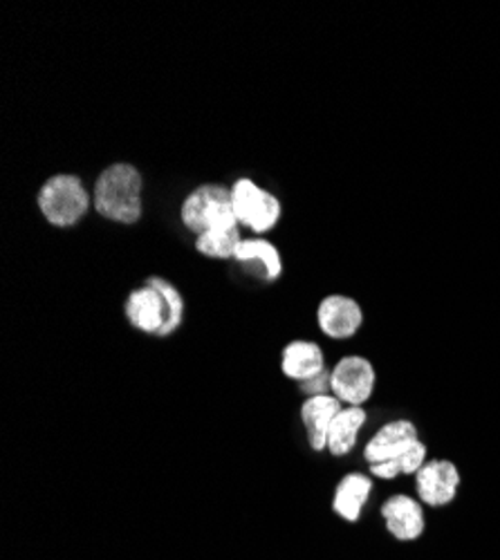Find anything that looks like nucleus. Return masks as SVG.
<instances>
[{"instance_id": "obj_10", "label": "nucleus", "mask_w": 500, "mask_h": 560, "mask_svg": "<svg viewBox=\"0 0 500 560\" xmlns=\"http://www.w3.org/2000/svg\"><path fill=\"white\" fill-rule=\"evenodd\" d=\"M341 408H344V404L335 395H326V393L310 395L303 401L301 419H303V427L307 433V444L314 453L328 451V433H330V427Z\"/></svg>"}, {"instance_id": "obj_9", "label": "nucleus", "mask_w": 500, "mask_h": 560, "mask_svg": "<svg viewBox=\"0 0 500 560\" xmlns=\"http://www.w3.org/2000/svg\"><path fill=\"white\" fill-rule=\"evenodd\" d=\"M382 518L386 523V532L399 542H416L427 532L425 504L411 495H391L382 504Z\"/></svg>"}, {"instance_id": "obj_15", "label": "nucleus", "mask_w": 500, "mask_h": 560, "mask_svg": "<svg viewBox=\"0 0 500 560\" xmlns=\"http://www.w3.org/2000/svg\"><path fill=\"white\" fill-rule=\"evenodd\" d=\"M369 412L361 406H344L328 433V453L335 457H346L359 440L361 429L367 427Z\"/></svg>"}, {"instance_id": "obj_13", "label": "nucleus", "mask_w": 500, "mask_h": 560, "mask_svg": "<svg viewBox=\"0 0 500 560\" xmlns=\"http://www.w3.org/2000/svg\"><path fill=\"white\" fill-rule=\"evenodd\" d=\"M373 493V478L367 474H348L339 480L333 495V511L346 523H357Z\"/></svg>"}, {"instance_id": "obj_5", "label": "nucleus", "mask_w": 500, "mask_h": 560, "mask_svg": "<svg viewBox=\"0 0 500 560\" xmlns=\"http://www.w3.org/2000/svg\"><path fill=\"white\" fill-rule=\"evenodd\" d=\"M232 207L239 224L254 233L271 231L283 215L281 200L249 177H241L232 184Z\"/></svg>"}, {"instance_id": "obj_2", "label": "nucleus", "mask_w": 500, "mask_h": 560, "mask_svg": "<svg viewBox=\"0 0 500 560\" xmlns=\"http://www.w3.org/2000/svg\"><path fill=\"white\" fill-rule=\"evenodd\" d=\"M144 177L138 166L128 162H115L106 166L95 179L93 207L95 211L117 224L140 222L144 213L142 205Z\"/></svg>"}, {"instance_id": "obj_4", "label": "nucleus", "mask_w": 500, "mask_h": 560, "mask_svg": "<svg viewBox=\"0 0 500 560\" xmlns=\"http://www.w3.org/2000/svg\"><path fill=\"white\" fill-rule=\"evenodd\" d=\"M179 218L196 238L209 231L241 226L232 207V186L224 184H200L182 202Z\"/></svg>"}, {"instance_id": "obj_17", "label": "nucleus", "mask_w": 500, "mask_h": 560, "mask_svg": "<svg viewBox=\"0 0 500 560\" xmlns=\"http://www.w3.org/2000/svg\"><path fill=\"white\" fill-rule=\"evenodd\" d=\"M243 243L241 236V226L234 229H220V231H209L202 233V236L196 238V252L216 258V260H230L236 256L239 245Z\"/></svg>"}, {"instance_id": "obj_1", "label": "nucleus", "mask_w": 500, "mask_h": 560, "mask_svg": "<svg viewBox=\"0 0 500 560\" xmlns=\"http://www.w3.org/2000/svg\"><path fill=\"white\" fill-rule=\"evenodd\" d=\"M124 312L135 330L153 337H171L185 318V299L166 278L149 276L142 288L128 294Z\"/></svg>"}, {"instance_id": "obj_12", "label": "nucleus", "mask_w": 500, "mask_h": 560, "mask_svg": "<svg viewBox=\"0 0 500 560\" xmlns=\"http://www.w3.org/2000/svg\"><path fill=\"white\" fill-rule=\"evenodd\" d=\"M420 440L418 427L411 422V419H393V422L384 424L363 448V459L371 464L386 462L402 451H406L411 444Z\"/></svg>"}, {"instance_id": "obj_14", "label": "nucleus", "mask_w": 500, "mask_h": 560, "mask_svg": "<svg viewBox=\"0 0 500 560\" xmlns=\"http://www.w3.org/2000/svg\"><path fill=\"white\" fill-rule=\"evenodd\" d=\"M234 260L245 267H252L265 283H275L283 273V258L279 249L263 238L243 241L236 249Z\"/></svg>"}, {"instance_id": "obj_3", "label": "nucleus", "mask_w": 500, "mask_h": 560, "mask_svg": "<svg viewBox=\"0 0 500 560\" xmlns=\"http://www.w3.org/2000/svg\"><path fill=\"white\" fill-rule=\"evenodd\" d=\"M36 205L43 218L53 226L68 229L85 218L88 209L93 207V196L85 189L81 177L59 173L43 182L36 196Z\"/></svg>"}, {"instance_id": "obj_16", "label": "nucleus", "mask_w": 500, "mask_h": 560, "mask_svg": "<svg viewBox=\"0 0 500 560\" xmlns=\"http://www.w3.org/2000/svg\"><path fill=\"white\" fill-rule=\"evenodd\" d=\"M427 455H429L427 444L422 440H418L416 444H411L399 455H395L386 462H380V464H371V474L377 480H395L399 476H416L429 462Z\"/></svg>"}, {"instance_id": "obj_8", "label": "nucleus", "mask_w": 500, "mask_h": 560, "mask_svg": "<svg viewBox=\"0 0 500 560\" xmlns=\"http://www.w3.org/2000/svg\"><path fill=\"white\" fill-rule=\"evenodd\" d=\"M316 325L328 339L348 341L361 330L363 310L352 296L330 294L316 307Z\"/></svg>"}, {"instance_id": "obj_11", "label": "nucleus", "mask_w": 500, "mask_h": 560, "mask_svg": "<svg viewBox=\"0 0 500 560\" xmlns=\"http://www.w3.org/2000/svg\"><path fill=\"white\" fill-rule=\"evenodd\" d=\"M281 372L299 384H312L326 375V357L319 343L290 341L281 352Z\"/></svg>"}, {"instance_id": "obj_6", "label": "nucleus", "mask_w": 500, "mask_h": 560, "mask_svg": "<svg viewBox=\"0 0 500 560\" xmlns=\"http://www.w3.org/2000/svg\"><path fill=\"white\" fill-rule=\"evenodd\" d=\"M377 386L375 365L359 354H350L337 361L330 370V395L344 406H367Z\"/></svg>"}, {"instance_id": "obj_7", "label": "nucleus", "mask_w": 500, "mask_h": 560, "mask_svg": "<svg viewBox=\"0 0 500 560\" xmlns=\"http://www.w3.org/2000/svg\"><path fill=\"white\" fill-rule=\"evenodd\" d=\"M463 476L451 459H429L416 474L418 500L429 509H444L458 498Z\"/></svg>"}]
</instances>
